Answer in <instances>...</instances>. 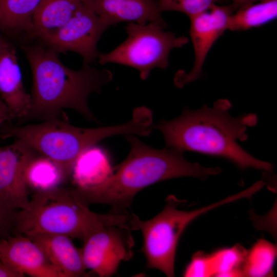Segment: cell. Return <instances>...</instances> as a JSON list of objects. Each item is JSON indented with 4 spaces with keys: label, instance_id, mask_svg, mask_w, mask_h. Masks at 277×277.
Listing matches in <instances>:
<instances>
[{
    "label": "cell",
    "instance_id": "6da1fadb",
    "mask_svg": "<svg viewBox=\"0 0 277 277\" xmlns=\"http://www.w3.org/2000/svg\"><path fill=\"white\" fill-rule=\"evenodd\" d=\"M231 102L220 99L212 108L205 105L197 110L187 107L171 120H162L153 128L163 134L165 147L184 153L193 151L228 160L241 169L254 168L272 171L271 164L248 153L237 143L247 140L248 127L258 122L253 113L233 117L229 111Z\"/></svg>",
    "mask_w": 277,
    "mask_h": 277
},
{
    "label": "cell",
    "instance_id": "7a4b0ae2",
    "mask_svg": "<svg viewBox=\"0 0 277 277\" xmlns=\"http://www.w3.org/2000/svg\"><path fill=\"white\" fill-rule=\"evenodd\" d=\"M125 137L130 144L126 158L102 184L86 190H74L88 205H109L111 212L128 213L135 195L157 182L171 179L191 176L205 180L219 174V167H205L190 163L183 153L165 147L157 149L145 144L133 135Z\"/></svg>",
    "mask_w": 277,
    "mask_h": 277
},
{
    "label": "cell",
    "instance_id": "3957f363",
    "mask_svg": "<svg viewBox=\"0 0 277 277\" xmlns=\"http://www.w3.org/2000/svg\"><path fill=\"white\" fill-rule=\"evenodd\" d=\"M22 47L33 78L31 109L26 120L57 118L63 109L69 108L88 121L98 122L88 107V98L100 93L112 80L110 70L85 63L80 70L71 69L60 61L58 53L42 43Z\"/></svg>",
    "mask_w": 277,
    "mask_h": 277
},
{
    "label": "cell",
    "instance_id": "277c9868",
    "mask_svg": "<svg viewBox=\"0 0 277 277\" xmlns=\"http://www.w3.org/2000/svg\"><path fill=\"white\" fill-rule=\"evenodd\" d=\"M152 126L149 113L136 107L133 111L132 118L120 125L88 128L73 126L55 118L23 126L8 125L1 129L0 135L3 139L18 141L52 160L70 176L75 161L87 148L113 135L148 136Z\"/></svg>",
    "mask_w": 277,
    "mask_h": 277
},
{
    "label": "cell",
    "instance_id": "5b68a950",
    "mask_svg": "<svg viewBox=\"0 0 277 277\" xmlns=\"http://www.w3.org/2000/svg\"><path fill=\"white\" fill-rule=\"evenodd\" d=\"M106 215L91 211L74 189L39 190L28 209L17 211L13 234H61L83 241Z\"/></svg>",
    "mask_w": 277,
    "mask_h": 277
},
{
    "label": "cell",
    "instance_id": "8992f818",
    "mask_svg": "<svg viewBox=\"0 0 277 277\" xmlns=\"http://www.w3.org/2000/svg\"><path fill=\"white\" fill-rule=\"evenodd\" d=\"M232 200L230 196L200 209L185 211L178 208L186 201L170 195L166 199L163 209L150 220H141L135 214H129L128 224L131 230H139L143 235L142 250L147 267L158 269L168 276H174L177 246L186 227L200 215Z\"/></svg>",
    "mask_w": 277,
    "mask_h": 277
},
{
    "label": "cell",
    "instance_id": "52a82bcc",
    "mask_svg": "<svg viewBox=\"0 0 277 277\" xmlns=\"http://www.w3.org/2000/svg\"><path fill=\"white\" fill-rule=\"evenodd\" d=\"M125 28L126 39L111 51L100 53L98 62L102 65L114 63L132 67L139 72L142 80H146L155 68L166 69L170 51L188 42L187 37L165 31L167 28L157 23H129Z\"/></svg>",
    "mask_w": 277,
    "mask_h": 277
},
{
    "label": "cell",
    "instance_id": "ba28073f",
    "mask_svg": "<svg viewBox=\"0 0 277 277\" xmlns=\"http://www.w3.org/2000/svg\"><path fill=\"white\" fill-rule=\"evenodd\" d=\"M129 214L110 211L83 240L81 249L86 269L100 277L111 276L122 262L132 257L134 242Z\"/></svg>",
    "mask_w": 277,
    "mask_h": 277
},
{
    "label": "cell",
    "instance_id": "9c48e42d",
    "mask_svg": "<svg viewBox=\"0 0 277 277\" xmlns=\"http://www.w3.org/2000/svg\"><path fill=\"white\" fill-rule=\"evenodd\" d=\"M108 27L90 8L82 2L64 25L38 39L58 53L76 52L82 57L83 63L90 64L98 58L100 53L97 50V43Z\"/></svg>",
    "mask_w": 277,
    "mask_h": 277
},
{
    "label": "cell",
    "instance_id": "30bf717a",
    "mask_svg": "<svg viewBox=\"0 0 277 277\" xmlns=\"http://www.w3.org/2000/svg\"><path fill=\"white\" fill-rule=\"evenodd\" d=\"M235 10L232 4L225 6L216 4L189 18V34L194 50V62L189 73L181 70L176 73L174 82L176 87L182 88L201 76L208 53L217 39L228 30L229 17Z\"/></svg>",
    "mask_w": 277,
    "mask_h": 277
},
{
    "label": "cell",
    "instance_id": "8fae6325",
    "mask_svg": "<svg viewBox=\"0 0 277 277\" xmlns=\"http://www.w3.org/2000/svg\"><path fill=\"white\" fill-rule=\"evenodd\" d=\"M36 155L33 150L16 140L0 146V198L13 210L29 207L26 171Z\"/></svg>",
    "mask_w": 277,
    "mask_h": 277
},
{
    "label": "cell",
    "instance_id": "7c38bea8",
    "mask_svg": "<svg viewBox=\"0 0 277 277\" xmlns=\"http://www.w3.org/2000/svg\"><path fill=\"white\" fill-rule=\"evenodd\" d=\"M0 260L24 275L61 277L41 248L22 234L0 238Z\"/></svg>",
    "mask_w": 277,
    "mask_h": 277
},
{
    "label": "cell",
    "instance_id": "4fadbf2b",
    "mask_svg": "<svg viewBox=\"0 0 277 277\" xmlns=\"http://www.w3.org/2000/svg\"><path fill=\"white\" fill-rule=\"evenodd\" d=\"M0 96L12 119L26 120L31 109L30 94L24 87L14 47L0 36Z\"/></svg>",
    "mask_w": 277,
    "mask_h": 277
},
{
    "label": "cell",
    "instance_id": "5bb4252c",
    "mask_svg": "<svg viewBox=\"0 0 277 277\" xmlns=\"http://www.w3.org/2000/svg\"><path fill=\"white\" fill-rule=\"evenodd\" d=\"M109 27L121 22L157 23L167 27L156 0H81Z\"/></svg>",
    "mask_w": 277,
    "mask_h": 277
},
{
    "label": "cell",
    "instance_id": "9a60e30c",
    "mask_svg": "<svg viewBox=\"0 0 277 277\" xmlns=\"http://www.w3.org/2000/svg\"><path fill=\"white\" fill-rule=\"evenodd\" d=\"M29 238L41 248L61 277L86 275L81 249L75 247L71 238L61 234H38Z\"/></svg>",
    "mask_w": 277,
    "mask_h": 277
},
{
    "label": "cell",
    "instance_id": "2e32d148",
    "mask_svg": "<svg viewBox=\"0 0 277 277\" xmlns=\"http://www.w3.org/2000/svg\"><path fill=\"white\" fill-rule=\"evenodd\" d=\"M108 155L102 148L92 146L83 151L75 161L71 174L76 190H85L99 186L112 173Z\"/></svg>",
    "mask_w": 277,
    "mask_h": 277
},
{
    "label": "cell",
    "instance_id": "e0dca14e",
    "mask_svg": "<svg viewBox=\"0 0 277 277\" xmlns=\"http://www.w3.org/2000/svg\"><path fill=\"white\" fill-rule=\"evenodd\" d=\"M81 3V0H42L33 15L31 37L39 39L61 28Z\"/></svg>",
    "mask_w": 277,
    "mask_h": 277
},
{
    "label": "cell",
    "instance_id": "ac0fdd59",
    "mask_svg": "<svg viewBox=\"0 0 277 277\" xmlns=\"http://www.w3.org/2000/svg\"><path fill=\"white\" fill-rule=\"evenodd\" d=\"M42 0H0V30L31 37L33 17Z\"/></svg>",
    "mask_w": 277,
    "mask_h": 277
},
{
    "label": "cell",
    "instance_id": "d6986e66",
    "mask_svg": "<svg viewBox=\"0 0 277 277\" xmlns=\"http://www.w3.org/2000/svg\"><path fill=\"white\" fill-rule=\"evenodd\" d=\"M277 16V0H260L236 10L231 14L228 30L245 31L261 26Z\"/></svg>",
    "mask_w": 277,
    "mask_h": 277
},
{
    "label": "cell",
    "instance_id": "ffe728a7",
    "mask_svg": "<svg viewBox=\"0 0 277 277\" xmlns=\"http://www.w3.org/2000/svg\"><path fill=\"white\" fill-rule=\"evenodd\" d=\"M68 176L59 164L43 155H36L30 162L26 171L27 185L37 190L59 187Z\"/></svg>",
    "mask_w": 277,
    "mask_h": 277
},
{
    "label": "cell",
    "instance_id": "44dd1931",
    "mask_svg": "<svg viewBox=\"0 0 277 277\" xmlns=\"http://www.w3.org/2000/svg\"><path fill=\"white\" fill-rule=\"evenodd\" d=\"M276 255V247L264 239H260L247 252L243 276L271 275Z\"/></svg>",
    "mask_w": 277,
    "mask_h": 277
},
{
    "label": "cell",
    "instance_id": "7402d4cb",
    "mask_svg": "<svg viewBox=\"0 0 277 277\" xmlns=\"http://www.w3.org/2000/svg\"><path fill=\"white\" fill-rule=\"evenodd\" d=\"M247 252L238 245L210 255L212 276H243Z\"/></svg>",
    "mask_w": 277,
    "mask_h": 277
},
{
    "label": "cell",
    "instance_id": "603a6c76",
    "mask_svg": "<svg viewBox=\"0 0 277 277\" xmlns=\"http://www.w3.org/2000/svg\"><path fill=\"white\" fill-rule=\"evenodd\" d=\"M160 11H174L189 18L216 4L218 0H157Z\"/></svg>",
    "mask_w": 277,
    "mask_h": 277
},
{
    "label": "cell",
    "instance_id": "cb8c5ba5",
    "mask_svg": "<svg viewBox=\"0 0 277 277\" xmlns=\"http://www.w3.org/2000/svg\"><path fill=\"white\" fill-rule=\"evenodd\" d=\"M183 275L184 276H212L210 255L202 252L195 254Z\"/></svg>",
    "mask_w": 277,
    "mask_h": 277
},
{
    "label": "cell",
    "instance_id": "d4e9b609",
    "mask_svg": "<svg viewBox=\"0 0 277 277\" xmlns=\"http://www.w3.org/2000/svg\"><path fill=\"white\" fill-rule=\"evenodd\" d=\"M17 212L9 208L0 198V238L13 235Z\"/></svg>",
    "mask_w": 277,
    "mask_h": 277
},
{
    "label": "cell",
    "instance_id": "484cf974",
    "mask_svg": "<svg viewBox=\"0 0 277 277\" xmlns=\"http://www.w3.org/2000/svg\"><path fill=\"white\" fill-rule=\"evenodd\" d=\"M23 274L0 260V277H23Z\"/></svg>",
    "mask_w": 277,
    "mask_h": 277
},
{
    "label": "cell",
    "instance_id": "4316f807",
    "mask_svg": "<svg viewBox=\"0 0 277 277\" xmlns=\"http://www.w3.org/2000/svg\"><path fill=\"white\" fill-rule=\"evenodd\" d=\"M12 120L9 109L4 102L0 100V126L6 122Z\"/></svg>",
    "mask_w": 277,
    "mask_h": 277
},
{
    "label": "cell",
    "instance_id": "83f0119b",
    "mask_svg": "<svg viewBox=\"0 0 277 277\" xmlns=\"http://www.w3.org/2000/svg\"><path fill=\"white\" fill-rule=\"evenodd\" d=\"M260 0H232L231 3L236 10Z\"/></svg>",
    "mask_w": 277,
    "mask_h": 277
},
{
    "label": "cell",
    "instance_id": "f1b7e54d",
    "mask_svg": "<svg viewBox=\"0 0 277 277\" xmlns=\"http://www.w3.org/2000/svg\"><path fill=\"white\" fill-rule=\"evenodd\" d=\"M2 36V35H1V33H0V36Z\"/></svg>",
    "mask_w": 277,
    "mask_h": 277
}]
</instances>
